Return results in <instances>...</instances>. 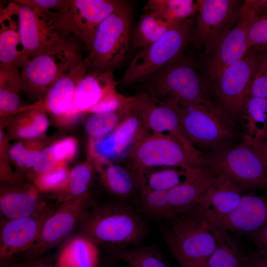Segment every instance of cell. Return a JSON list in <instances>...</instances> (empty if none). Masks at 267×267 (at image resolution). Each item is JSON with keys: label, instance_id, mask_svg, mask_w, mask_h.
Segmentation results:
<instances>
[{"label": "cell", "instance_id": "obj_1", "mask_svg": "<svg viewBox=\"0 0 267 267\" xmlns=\"http://www.w3.org/2000/svg\"><path fill=\"white\" fill-rule=\"evenodd\" d=\"M78 229L97 244L120 247L138 245L148 232L136 211L118 201L87 212Z\"/></svg>", "mask_w": 267, "mask_h": 267}, {"label": "cell", "instance_id": "obj_2", "mask_svg": "<svg viewBox=\"0 0 267 267\" xmlns=\"http://www.w3.org/2000/svg\"><path fill=\"white\" fill-rule=\"evenodd\" d=\"M145 88V91L158 102L198 104L224 115L210 100L192 62L182 56L150 76Z\"/></svg>", "mask_w": 267, "mask_h": 267}, {"label": "cell", "instance_id": "obj_3", "mask_svg": "<svg viewBox=\"0 0 267 267\" xmlns=\"http://www.w3.org/2000/svg\"><path fill=\"white\" fill-rule=\"evenodd\" d=\"M133 8L120 0L100 24L89 55L84 59L88 72L113 70L124 60L131 44Z\"/></svg>", "mask_w": 267, "mask_h": 267}, {"label": "cell", "instance_id": "obj_4", "mask_svg": "<svg viewBox=\"0 0 267 267\" xmlns=\"http://www.w3.org/2000/svg\"><path fill=\"white\" fill-rule=\"evenodd\" d=\"M170 221L165 239L180 267L207 266L216 241L206 222L186 212L177 214Z\"/></svg>", "mask_w": 267, "mask_h": 267}, {"label": "cell", "instance_id": "obj_5", "mask_svg": "<svg viewBox=\"0 0 267 267\" xmlns=\"http://www.w3.org/2000/svg\"><path fill=\"white\" fill-rule=\"evenodd\" d=\"M194 24L192 17L172 28L159 40L141 49L122 76L121 86L126 87L145 80L159 69L181 57L191 42Z\"/></svg>", "mask_w": 267, "mask_h": 267}, {"label": "cell", "instance_id": "obj_6", "mask_svg": "<svg viewBox=\"0 0 267 267\" xmlns=\"http://www.w3.org/2000/svg\"><path fill=\"white\" fill-rule=\"evenodd\" d=\"M119 0H68L64 8L44 14L63 38L79 39L90 50L101 23L116 8Z\"/></svg>", "mask_w": 267, "mask_h": 267}, {"label": "cell", "instance_id": "obj_7", "mask_svg": "<svg viewBox=\"0 0 267 267\" xmlns=\"http://www.w3.org/2000/svg\"><path fill=\"white\" fill-rule=\"evenodd\" d=\"M206 163L244 192L267 190V169L253 147L243 140L235 146L206 154Z\"/></svg>", "mask_w": 267, "mask_h": 267}, {"label": "cell", "instance_id": "obj_8", "mask_svg": "<svg viewBox=\"0 0 267 267\" xmlns=\"http://www.w3.org/2000/svg\"><path fill=\"white\" fill-rule=\"evenodd\" d=\"M83 59L79 45L70 38L29 59L22 67L23 89L44 96L54 82Z\"/></svg>", "mask_w": 267, "mask_h": 267}, {"label": "cell", "instance_id": "obj_9", "mask_svg": "<svg viewBox=\"0 0 267 267\" xmlns=\"http://www.w3.org/2000/svg\"><path fill=\"white\" fill-rule=\"evenodd\" d=\"M126 160L127 165L143 174L158 167L185 169L203 167L169 134H147L134 146Z\"/></svg>", "mask_w": 267, "mask_h": 267}, {"label": "cell", "instance_id": "obj_10", "mask_svg": "<svg viewBox=\"0 0 267 267\" xmlns=\"http://www.w3.org/2000/svg\"><path fill=\"white\" fill-rule=\"evenodd\" d=\"M175 106L182 130L194 144L209 146L216 151L229 146L235 132L225 115L198 104H171Z\"/></svg>", "mask_w": 267, "mask_h": 267}, {"label": "cell", "instance_id": "obj_11", "mask_svg": "<svg viewBox=\"0 0 267 267\" xmlns=\"http://www.w3.org/2000/svg\"><path fill=\"white\" fill-rule=\"evenodd\" d=\"M89 194L63 202L45 220L37 240L25 253L26 261L42 257L79 227L87 213Z\"/></svg>", "mask_w": 267, "mask_h": 267}, {"label": "cell", "instance_id": "obj_12", "mask_svg": "<svg viewBox=\"0 0 267 267\" xmlns=\"http://www.w3.org/2000/svg\"><path fill=\"white\" fill-rule=\"evenodd\" d=\"M132 108L149 133L172 135L195 160L202 166L206 165V154L196 149L186 137L175 105L158 102L142 91L132 96Z\"/></svg>", "mask_w": 267, "mask_h": 267}, {"label": "cell", "instance_id": "obj_13", "mask_svg": "<svg viewBox=\"0 0 267 267\" xmlns=\"http://www.w3.org/2000/svg\"><path fill=\"white\" fill-rule=\"evenodd\" d=\"M240 1L198 0V15L194 22L191 41L211 52L221 39L240 16Z\"/></svg>", "mask_w": 267, "mask_h": 267}, {"label": "cell", "instance_id": "obj_14", "mask_svg": "<svg viewBox=\"0 0 267 267\" xmlns=\"http://www.w3.org/2000/svg\"><path fill=\"white\" fill-rule=\"evenodd\" d=\"M258 51L250 48L240 59L226 67L215 81L216 94L232 118L240 117L256 68Z\"/></svg>", "mask_w": 267, "mask_h": 267}, {"label": "cell", "instance_id": "obj_15", "mask_svg": "<svg viewBox=\"0 0 267 267\" xmlns=\"http://www.w3.org/2000/svg\"><path fill=\"white\" fill-rule=\"evenodd\" d=\"M46 205L35 214L20 218L0 220V266L13 263L14 256L25 253L33 246L45 220L54 212Z\"/></svg>", "mask_w": 267, "mask_h": 267}, {"label": "cell", "instance_id": "obj_16", "mask_svg": "<svg viewBox=\"0 0 267 267\" xmlns=\"http://www.w3.org/2000/svg\"><path fill=\"white\" fill-rule=\"evenodd\" d=\"M12 3L17 16L20 41L27 61L69 39L58 34L44 14L37 12L21 0Z\"/></svg>", "mask_w": 267, "mask_h": 267}, {"label": "cell", "instance_id": "obj_17", "mask_svg": "<svg viewBox=\"0 0 267 267\" xmlns=\"http://www.w3.org/2000/svg\"><path fill=\"white\" fill-rule=\"evenodd\" d=\"M150 133L139 115L132 108L126 118L111 133L90 139L89 157L93 161L115 162L126 154L143 136Z\"/></svg>", "mask_w": 267, "mask_h": 267}, {"label": "cell", "instance_id": "obj_18", "mask_svg": "<svg viewBox=\"0 0 267 267\" xmlns=\"http://www.w3.org/2000/svg\"><path fill=\"white\" fill-rule=\"evenodd\" d=\"M255 18L249 11L240 7L237 24L221 39L206 64V71L214 82L228 66L242 58L250 49L248 28Z\"/></svg>", "mask_w": 267, "mask_h": 267}, {"label": "cell", "instance_id": "obj_19", "mask_svg": "<svg viewBox=\"0 0 267 267\" xmlns=\"http://www.w3.org/2000/svg\"><path fill=\"white\" fill-rule=\"evenodd\" d=\"M199 218L230 232L250 234L267 223V194H244L238 206L229 214Z\"/></svg>", "mask_w": 267, "mask_h": 267}, {"label": "cell", "instance_id": "obj_20", "mask_svg": "<svg viewBox=\"0 0 267 267\" xmlns=\"http://www.w3.org/2000/svg\"><path fill=\"white\" fill-rule=\"evenodd\" d=\"M94 163L102 184L118 201L128 203L135 200L145 187L144 174L125 163L101 161Z\"/></svg>", "mask_w": 267, "mask_h": 267}, {"label": "cell", "instance_id": "obj_21", "mask_svg": "<svg viewBox=\"0 0 267 267\" xmlns=\"http://www.w3.org/2000/svg\"><path fill=\"white\" fill-rule=\"evenodd\" d=\"M184 170V180L168 192L170 206L176 214L193 206L222 177L208 166L188 168Z\"/></svg>", "mask_w": 267, "mask_h": 267}, {"label": "cell", "instance_id": "obj_22", "mask_svg": "<svg viewBox=\"0 0 267 267\" xmlns=\"http://www.w3.org/2000/svg\"><path fill=\"white\" fill-rule=\"evenodd\" d=\"M243 192L231 180L222 177L184 212L201 218L226 215L238 206Z\"/></svg>", "mask_w": 267, "mask_h": 267}, {"label": "cell", "instance_id": "obj_23", "mask_svg": "<svg viewBox=\"0 0 267 267\" xmlns=\"http://www.w3.org/2000/svg\"><path fill=\"white\" fill-rule=\"evenodd\" d=\"M113 70L87 73L78 82L71 103L81 114L89 110L101 100L116 92Z\"/></svg>", "mask_w": 267, "mask_h": 267}, {"label": "cell", "instance_id": "obj_24", "mask_svg": "<svg viewBox=\"0 0 267 267\" xmlns=\"http://www.w3.org/2000/svg\"><path fill=\"white\" fill-rule=\"evenodd\" d=\"M8 183L0 187V210L4 218L14 219L31 216L46 205L40 200L34 185Z\"/></svg>", "mask_w": 267, "mask_h": 267}, {"label": "cell", "instance_id": "obj_25", "mask_svg": "<svg viewBox=\"0 0 267 267\" xmlns=\"http://www.w3.org/2000/svg\"><path fill=\"white\" fill-rule=\"evenodd\" d=\"M88 73L83 59L63 74L47 91L44 98V108L57 121L70 107L78 82Z\"/></svg>", "mask_w": 267, "mask_h": 267}, {"label": "cell", "instance_id": "obj_26", "mask_svg": "<svg viewBox=\"0 0 267 267\" xmlns=\"http://www.w3.org/2000/svg\"><path fill=\"white\" fill-rule=\"evenodd\" d=\"M205 222L216 241L215 249L207 261V267H248V254L245 253L237 234L233 235Z\"/></svg>", "mask_w": 267, "mask_h": 267}, {"label": "cell", "instance_id": "obj_27", "mask_svg": "<svg viewBox=\"0 0 267 267\" xmlns=\"http://www.w3.org/2000/svg\"><path fill=\"white\" fill-rule=\"evenodd\" d=\"M0 65L22 67L27 60L21 43L17 16L13 3L1 10Z\"/></svg>", "mask_w": 267, "mask_h": 267}, {"label": "cell", "instance_id": "obj_28", "mask_svg": "<svg viewBox=\"0 0 267 267\" xmlns=\"http://www.w3.org/2000/svg\"><path fill=\"white\" fill-rule=\"evenodd\" d=\"M97 245L88 237L78 234L63 246L56 265L60 267H98L99 250Z\"/></svg>", "mask_w": 267, "mask_h": 267}, {"label": "cell", "instance_id": "obj_29", "mask_svg": "<svg viewBox=\"0 0 267 267\" xmlns=\"http://www.w3.org/2000/svg\"><path fill=\"white\" fill-rule=\"evenodd\" d=\"M239 118L242 139L255 141L267 139V98L248 96Z\"/></svg>", "mask_w": 267, "mask_h": 267}, {"label": "cell", "instance_id": "obj_30", "mask_svg": "<svg viewBox=\"0 0 267 267\" xmlns=\"http://www.w3.org/2000/svg\"><path fill=\"white\" fill-rule=\"evenodd\" d=\"M198 8V0H149L144 6L145 11L154 13L172 27L192 18Z\"/></svg>", "mask_w": 267, "mask_h": 267}, {"label": "cell", "instance_id": "obj_31", "mask_svg": "<svg viewBox=\"0 0 267 267\" xmlns=\"http://www.w3.org/2000/svg\"><path fill=\"white\" fill-rule=\"evenodd\" d=\"M77 149V140L72 136L66 137L45 147L38 155L32 168L35 177L48 171L61 162L71 160L75 156Z\"/></svg>", "mask_w": 267, "mask_h": 267}, {"label": "cell", "instance_id": "obj_32", "mask_svg": "<svg viewBox=\"0 0 267 267\" xmlns=\"http://www.w3.org/2000/svg\"><path fill=\"white\" fill-rule=\"evenodd\" d=\"M42 101L23 112L12 123L10 133L14 138L32 140L41 136L46 131L48 119L43 109Z\"/></svg>", "mask_w": 267, "mask_h": 267}, {"label": "cell", "instance_id": "obj_33", "mask_svg": "<svg viewBox=\"0 0 267 267\" xmlns=\"http://www.w3.org/2000/svg\"><path fill=\"white\" fill-rule=\"evenodd\" d=\"M172 28L157 14L145 11L132 30L131 44L142 49L159 40Z\"/></svg>", "mask_w": 267, "mask_h": 267}, {"label": "cell", "instance_id": "obj_34", "mask_svg": "<svg viewBox=\"0 0 267 267\" xmlns=\"http://www.w3.org/2000/svg\"><path fill=\"white\" fill-rule=\"evenodd\" d=\"M93 160L90 157L88 161L79 164L70 170L66 188L57 193V200L63 203L88 194L95 169Z\"/></svg>", "mask_w": 267, "mask_h": 267}, {"label": "cell", "instance_id": "obj_35", "mask_svg": "<svg viewBox=\"0 0 267 267\" xmlns=\"http://www.w3.org/2000/svg\"><path fill=\"white\" fill-rule=\"evenodd\" d=\"M23 89L20 77L13 73H7L0 76V116L24 112L32 109L20 106L18 92Z\"/></svg>", "mask_w": 267, "mask_h": 267}, {"label": "cell", "instance_id": "obj_36", "mask_svg": "<svg viewBox=\"0 0 267 267\" xmlns=\"http://www.w3.org/2000/svg\"><path fill=\"white\" fill-rule=\"evenodd\" d=\"M168 192L144 187L135 200L139 210L153 217L170 220L177 214L170 206Z\"/></svg>", "mask_w": 267, "mask_h": 267}, {"label": "cell", "instance_id": "obj_37", "mask_svg": "<svg viewBox=\"0 0 267 267\" xmlns=\"http://www.w3.org/2000/svg\"><path fill=\"white\" fill-rule=\"evenodd\" d=\"M131 108L132 107L115 112L91 114L87 119L85 126L90 139L98 138L111 133L126 118Z\"/></svg>", "mask_w": 267, "mask_h": 267}, {"label": "cell", "instance_id": "obj_38", "mask_svg": "<svg viewBox=\"0 0 267 267\" xmlns=\"http://www.w3.org/2000/svg\"><path fill=\"white\" fill-rule=\"evenodd\" d=\"M117 256L130 267H170L156 250L148 246L122 249Z\"/></svg>", "mask_w": 267, "mask_h": 267}, {"label": "cell", "instance_id": "obj_39", "mask_svg": "<svg viewBox=\"0 0 267 267\" xmlns=\"http://www.w3.org/2000/svg\"><path fill=\"white\" fill-rule=\"evenodd\" d=\"M145 187L151 190L169 191L185 179L184 170L171 167L149 170L144 174Z\"/></svg>", "mask_w": 267, "mask_h": 267}, {"label": "cell", "instance_id": "obj_40", "mask_svg": "<svg viewBox=\"0 0 267 267\" xmlns=\"http://www.w3.org/2000/svg\"><path fill=\"white\" fill-rule=\"evenodd\" d=\"M70 172L67 162H61L48 171L35 177L33 185L39 192H60L67 185Z\"/></svg>", "mask_w": 267, "mask_h": 267}, {"label": "cell", "instance_id": "obj_41", "mask_svg": "<svg viewBox=\"0 0 267 267\" xmlns=\"http://www.w3.org/2000/svg\"><path fill=\"white\" fill-rule=\"evenodd\" d=\"M249 96L267 98V49L258 51Z\"/></svg>", "mask_w": 267, "mask_h": 267}, {"label": "cell", "instance_id": "obj_42", "mask_svg": "<svg viewBox=\"0 0 267 267\" xmlns=\"http://www.w3.org/2000/svg\"><path fill=\"white\" fill-rule=\"evenodd\" d=\"M248 38L250 48L258 51L267 49V11L251 22Z\"/></svg>", "mask_w": 267, "mask_h": 267}, {"label": "cell", "instance_id": "obj_43", "mask_svg": "<svg viewBox=\"0 0 267 267\" xmlns=\"http://www.w3.org/2000/svg\"><path fill=\"white\" fill-rule=\"evenodd\" d=\"M27 141L26 150L15 163L18 169L23 171L33 168L38 155L44 148V143L38 138Z\"/></svg>", "mask_w": 267, "mask_h": 267}, {"label": "cell", "instance_id": "obj_44", "mask_svg": "<svg viewBox=\"0 0 267 267\" xmlns=\"http://www.w3.org/2000/svg\"><path fill=\"white\" fill-rule=\"evenodd\" d=\"M40 13L62 10L68 0H21Z\"/></svg>", "mask_w": 267, "mask_h": 267}, {"label": "cell", "instance_id": "obj_45", "mask_svg": "<svg viewBox=\"0 0 267 267\" xmlns=\"http://www.w3.org/2000/svg\"><path fill=\"white\" fill-rule=\"evenodd\" d=\"M256 18L267 11V0H246L241 4Z\"/></svg>", "mask_w": 267, "mask_h": 267}, {"label": "cell", "instance_id": "obj_46", "mask_svg": "<svg viewBox=\"0 0 267 267\" xmlns=\"http://www.w3.org/2000/svg\"><path fill=\"white\" fill-rule=\"evenodd\" d=\"M250 235L260 251L267 255V223Z\"/></svg>", "mask_w": 267, "mask_h": 267}, {"label": "cell", "instance_id": "obj_47", "mask_svg": "<svg viewBox=\"0 0 267 267\" xmlns=\"http://www.w3.org/2000/svg\"><path fill=\"white\" fill-rule=\"evenodd\" d=\"M27 140L25 141H19L11 146L8 152V157L10 159L15 163L19 160L27 146Z\"/></svg>", "mask_w": 267, "mask_h": 267}, {"label": "cell", "instance_id": "obj_48", "mask_svg": "<svg viewBox=\"0 0 267 267\" xmlns=\"http://www.w3.org/2000/svg\"><path fill=\"white\" fill-rule=\"evenodd\" d=\"M242 140L251 145L262 159L267 169V139L255 141L249 139H242Z\"/></svg>", "mask_w": 267, "mask_h": 267}, {"label": "cell", "instance_id": "obj_49", "mask_svg": "<svg viewBox=\"0 0 267 267\" xmlns=\"http://www.w3.org/2000/svg\"><path fill=\"white\" fill-rule=\"evenodd\" d=\"M249 265L251 267H267V255L260 251L248 254Z\"/></svg>", "mask_w": 267, "mask_h": 267}, {"label": "cell", "instance_id": "obj_50", "mask_svg": "<svg viewBox=\"0 0 267 267\" xmlns=\"http://www.w3.org/2000/svg\"><path fill=\"white\" fill-rule=\"evenodd\" d=\"M6 267H60L58 266L47 264L45 261L39 260L23 262H13Z\"/></svg>", "mask_w": 267, "mask_h": 267}, {"label": "cell", "instance_id": "obj_51", "mask_svg": "<svg viewBox=\"0 0 267 267\" xmlns=\"http://www.w3.org/2000/svg\"><path fill=\"white\" fill-rule=\"evenodd\" d=\"M207 267V266H199V267Z\"/></svg>", "mask_w": 267, "mask_h": 267}, {"label": "cell", "instance_id": "obj_52", "mask_svg": "<svg viewBox=\"0 0 267 267\" xmlns=\"http://www.w3.org/2000/svg\"><path fill=\"white\" fill-rule=\"evenodd\" d=\"M248 267H251V266H249V263H248Z\"/></svg>", "mask_w": 267, "mask_h": 267}]
</instances>
